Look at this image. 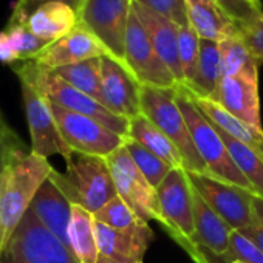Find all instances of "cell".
Returning <instances> with one entry per match:
<instances>
[{
  "mask_svg": "<svg viewBox=\"0 0 263 263\" xmlns=\"http://www.w3.org/2000/svg\"><path fill=\"white\" fill-rule=\"evenodd\" d=\"M22 151H27L24 141L17 137L0 110V178L10 161Z\"/></svg>",
  "mask_w": 263,
  "mask_h": 263,
  "instance_id": "e575fe53",
  "label": "cell"
},
{
  "mask_svg": "<svg viewBox=\"0 0 263 263\" xmlns=\"http://www.w3.org/2000/svg\"><path fill=\"white\" fill-rule=\"evenodd\" d=\"M53 169L48 158L31 151L19 152L5 167L0 178V255Z\"/></svg>",
  "mask_w": 263,
  "mask_h": 263,
  "instance_id": "6da1fadb",
  "label": "cell"
},
{
  "mask_svg": "<svg viewBox=\"0 0 263 263\" xmlns=\"http://www.w3.org/2000/svg\"><path fill=\"white\" fill-rule=\"evenodd\" d=\"M48 45L31 33L27 14L13 11L7 28L0 31V61L5 64L33 61Z\"/></svg>",
  "mask_w": 263,
  "mask_h": 263,
  "instance_id": "7402d4cb",
  "label": "cell"
},
{
  "mask_svg": "<svg viewBox=\"0 0 263 263\" xmlns=\"http://www.w3.org/2000/svg\"><path fill=\"white\" fill-rule=\"evenodd\" d=\"M240 232L243 235H246L249 240H252L261 251H263V223L261 221H255L254 224H249L243 229H240Z\"/></svg>",
  "mask_w": 263,
  "mask_h": 263,
  "instance_id": "ab89813d",
  "label": "cell"
},
{
  "mask_svg": "<svg viewBox=\"0 0 263 263\" xmlns=\"http://www.w3.org/2000/svg\"><path fill=\"white\" fill-rule=\"evenodd\" d=\"M214 127L223 138L234 163L237 164L240 172L246 177V180L251 183L255 195L263 197V158L258 157L252 149H249L248 146H245L243 143H240L238 140L226 134L224 130H221L215 124Z\"/></svg>",
  "mask_w": 263,
  "mask_h": 263,
  "instance_id": "f1b7e54d",
  "label": "cell"
},
{
  "mask_svg": "<svg viewBox=\"0 0 263 263\" xmlns=\"http://www.w3.org/2000/svg\"><path fill=\"white\" fill-rule=\"evenodd\" d=\"M50 178L71 204H79L91 214L118 195L107 160L102 157L74 154L65 174L53 169Z\"/></svg>",
  "mask_w": 263,
  "mask_h": 263,
  "instance_id": "5b68a950",
  "label": "cell"
},
{
  "mask_svg": "<svg viewBox=\"0 0 263 263\" xmlns=\"http://www.w3.org/2000/svg\"><path fill=\"white\" fill-rule=\"evenodd\" d=\"M221 73L224 76H240L258 82V62L254 59L243 42L237 27L224 39L218 42Z\"/></svg>",
  "mask_w": 263,
  "mask_h": 263,
  "instance_id": "83f0119b",
  "label": "cell"
},
{
  "mask_svg": "<svg viewBox=\"0 0 263 263\" xmlns=\"http://www.w3.org/2000/svg\"><path fill=\"white\" fill-rule=\"evenodd\" d=\"M177 102L186 119L194 144L203 163L208 167L209 175L254 192L251 183L246 180V177L240 172V169L234 163L217 128L197 107L189 90L184 85H177Z\"/></svg>",
  "mask_w": 263,
  "mask_h": 263,
  "instance_id": "3957f363",
  "label": "cell"
},
{
  "mask_svg": "<svg viewBox=\"0 0 263 263\" xmlns=\"http://www.w3.org/2000/svg\"><path fill=\"white\" fill-rule=\"evenodd\" d=\"M96 221H101L116 231L124 232H151V226L146 220L138 217L134 209L127 206L118 195L108 201L102 209L93 214Z\"/></svg>",
  "mask_w": 263,
  "mask_h": 263,
  "instance_id": "4dcf8cb0",
  "label": "cell"
},
{
  "mask_svg": "<svg viewBox=\"0 0 263 263\" xmlns=\"http://www.w3.org/2000/svg\"><path fill=\"white\" fill-rule=\"evenodd\" d=\"M221 79H223V73H221V59H220L218 42L201 39L195 76L184 87L192 95H195L198 98H206V99L215 101Z\"/></svg>",
  "mask_w": 263,
  "mask_h": 263,
  "instance_id": "d4e9b609",
  "label": "cell"
},
{
  "mask_svg": "<svg viewBox=\"0 0 263 263\" xmlns=\"http://www.w3.org/2000/svg\"><path fill=\"white\" fill-rule=\"evenodd\" d=\"M0 263H79L68 246L50 232L31 209L13 232Z\"/></svg>",
  "mask_w": 263,
  "mask_h": 263,
  "instance_id": "52a82bcc",
  "label": "cell"
},
{
  "mask_svg": "<svg viewBox=\"0 0 263 263\" xmlns=\"http://www.w3.org/2000/svg\"><path fill=\"white\" fill-rule=\"evenodd\" d=\"M14 73L19 76V81L31 82L50 101L56 102L58 105L98 121L99 124L110 128L122 138L128 135L130 119L111 113L99 101L71 87L54 71L47 70L33 61H27V62H21V65H16Z\"/></svg>",
  "mask_w": 263,
  "mask_h": 263,
  "instance_id": "7a4b0ae2",
  "label": "cell"
},
{
  "mask_svg": "<svg viewBox=\"0 0 263 263\" xmlns=\"http://www.w3.org/2000/svg\"><path fill=\"white\" fill-rule=\"evenodd\" d=\"M58 128L73 154L95 155L107 158L124 146V138L98 121L81 113L67 110L50 101Z\"/></svg>",
  "mask_w": 263,
  "mask_h": 263,
  "instance_id": "ba28073f",
  "label": "cell"
},
{
  "mask_svg": "<svg viewBox=\"0 0 263 263\" xmlns=\"http://www.w3.org/2000/svg\"><path fill=\"white\" fill-rule=\"evenodd\" d=\"M30 209L50 232L70 248L68 226L71 218V203L51 178L41 186Z\"/></svg>",
  "mask_w": 263,
  "mask_h": 263,
  "instance_id": "ffe728a7",
  "label": "cell"
},
{
  "mask_svg": "<svg viewBox=\"0 0 263 263\" xmlns=\"http://www.w3.org/2000/svg\"><path fill=\"white\" fill-rule=\"evenodd\" d=\"M70 249L79 263H98V243L95 235V217L79 204H71L68 226Z\"/></svg>",
  "mask_w": 263,
  "mask_h": 263,
  "instance_id": "4316f807",
  "label": "cell"
},
{
  "mask_svg": "<svg viewBox=\"0 0 263 263\" xmlns=\"http://www.w3.org/2000/svg\"><path fill=\"white\" fill-rule=\"evenodd\" d=\"M28 2V0H17V4L14 5V7H22V5H25Z\"/></svg>",
  "mask_w": 263,
  "mask_h": 263,
  "instance_id": "ee69618b",
  "label": "cell"
},
{
  "mask_svg": "<svg viewBox=\"0 0 263 263\" xmlns=\"http://www.w3.org/2000/svg\"><path fill=\"white\" fill-rule=\"evenodd\" d=\"M237 30L243 42L246 44L248 50L254 56V59L258 62V65H261L263 64V13L254 16L252 19L237 24Z\"/></svg>",
  "mask_w": 263,
  "mask_h": 263,
  "instance_id": "d590c367",
  "label": "cell"
},
{
  "mask_svg": "<svg viewBox=\"0 0 263 263\" xmlns=\"http://www.w3.org/2000/svg\"><path fill=\"white\" fill-rule=\"evenodd\" d=\"M107 164L116 187L118 197L134 209V212L146 220H155L163 224L157 189L141 174L134 160L130 158L127 149L122 146L107 158Z\"/></svg>",
  "mask_w": 263,
  "mask_h": 263,
  "instance_id": "9c48e42d",
  "label": "cell"
},
{
  "mask_svg": "<svg viewBox=\"0 0 263 263\" xmlns=\"http://www.w3.org/2000/svg\"><path fill=\"white\" fill-rule=\"evenodd\" d=\"M44 2H50V0H28V2L25 4V5H22V7H14V13H22V14H30L37 5H41V4H44ZM59 2H64V4H67V5H70L71 8H74L76 11H78V14H79V10H81V7H82V4H84V0H59Z\"/></svg>",
  "mask_w": 263,
  "mask_h": 263,
  "instance_id": "f35d334b",
  "label": "cell"
},
{
  "mask_svg": "<svg viewBox=\"0 0 263 263\" xmlns=\"http://www.w3.org/2000/svg\"><path fill=\"white\" fill-rule=\"evenodd\" d=\"M160 211L164 231L181 246L195 263H208L204 254L195 245V215H194V187L187 171L175 167L157 187Z\"/></svg>",
  "mask_w": 263,
  "mask_h": 263,
  "instance_id": "277c9868",
  "label": "cell"
},
{
  "mask_svg": "<svg viewBox=\"0 0 263 263\" xmlns=\"http://www.w3.org/2000/svg\"><path fill=\"white\" fill-rule=\"evenodd\" d=\"M254 212H255L257 220L263 223V197H258V195L254 197Z\"/></svg>",
  "mask_w": 263,
  "mask_h": 263,
  "instance_id": "60d3db41",
  "label": "cell"
},
{
  "mask_svg": "<svg viewBox=\"0 0 263 263\" xmlns=\"http://www.w3.org/2000/svg\"><path fill=\"white\" fill-rule=\"evenodd\" d=\"M192 187L234 229L240 231L257 221L254 212L255 194L212 175L187 172Z\"/></svg>",
  "mask_w": 263,
  "mask_h": 263,
  "instance_id": "30bf717a",
  "label": "cell"
},
{
  "mask_svg": "<svg viewBox=\"0 0 263 263\" xmlns=\"http://www.w3.org/2000/svg\"><path fill=\"white\" fill-rule=\"evenodd\" d=\"M132 2H134V0H132Z\"/></svg>",
  "mask_w": 263,
  "mask_h": 263,
  "instance_id": "bcb514c9",
  "label": "cell"
},
{
  "mask_svg": "<svg viewBox=\"0 0 263 263\" xmlns=\"http://www.w3.org/2000/svg\"><path fill=\"white\" fill-rule=\"evenodd\" d=\"M124 147L127 149L130 158L134 160V163L141 171V174L149 180V183L155 189L171 174V171L175 169V167H172L171 164H167L166 161H163L161 158H158L157 155H154L152 152H149L141 144H138L137 141L130 140V138H124Z\"/></svg>",
  "mask_w": 263,
  "mask_h": 263,
  "instance_id": "1f68e13d",
  "label": "cell"
},
{
  "mask_svg": "<svg viewBox=\"0 0 263 263\" xmlns=\"http://www.w3.org/2000/svg\"><path fill=\"white\" fill-rule=\"evenodd\" d=\"M238 121L261 128L258 82L240 76H224L220 82L215 101Z\"/></svg>",
  "mask_w": 263,
  "mask_h": 263,
  "instance_id": "ac0fdd59",
  "label": "cell"
},
{
  "mask_svg": "<svg viewBox=\"0 0 263 263\" xmlns=\"http://www.w3.org/2000/svg\"><path fill=\"white\" fill-rule=\"evenodd\" d=\"M124 65L135 76L141 85L149 87H175L178 85L169 68L157 54L152 41L143 24L132 11L125 41H124Z\"/></svg>",
  "mask_w": 263,
  "mask_h": 263,
  "instance_id": "4fadbf2b",
  "label": "cell"
},
{
  "mask_svg": "<svg viewBox=\"0 0 263 263\" xmlns=\"http://www.w3.org/2000/svg\"><path fill=\"white\" fill-rule=\"evenodd\" d=\"M132 14V0H84L79 24L90 30L108 54L124 64V41Z\"/></svg>",
  "mask_w": 263,
  "mask_h": 263,
  "instance_id": "7c38bea8",
  "label": "cell"
},
{
  "mask_svg": "<svg viewBox=\"0 0 263 263\" xmlns=\"http://www.w3.org/2000/svg\"><path fill=\"white\" fill-rule=\"evenodd\" d=\"M134 2L169 19L177 27H183L189 24L186 0H134Z\"/></svg>",
  "mask_w": 263,
  "mask_h": 263,
  "instance_id": "8d00e7d4",
  "label": "cell"
},
{
  "mask_svg": "<svg viewBox=\"0 0 263 263\" xmlns=\"http://www.w3.org/2000/svg\"><path fill=\"white\" fill-rule=\"evenodd\" d=\"M21 90L31 137V152L44 158L59 155L68 163L74 154L65 144L58 128L50 99L28 81H21Z\"/></svg>",
  "mask_w": 263,
  "mask_h": 263,
  "instance_id": "8fae6325",
  "label": "cell"
},
{
  "mask_svg": "<svg viewBox=\"0 0 263 263\" xmlns=\"http://www.w3.org/2000/svg\"><path fill=\"white\" fill-rule=\"evenodd\" d=\"M141 113L149 118L163 134L177 146L180 151L184 169L192 174L209 175L206 164L203 163L186 119L177 102V85L175 87H149L141 85Z\"/></svg>",
  "mask_w": 263,
  "mask_h": 263,
  "instance_id": "8992f818",
  "label": "cell"
},
{
  "mask_svg": "<svg viewBox=\"0 0 263 263\" xmlns=\"http://www.w3.org/2000/svg\"><path fill=\"white\" fill-rule=\"evenodd\" d=\"M110 56L102 42L82 24L64 37L45 47L34 59L37 65L47 70H58L67 65L79 64L95 58Z\"/></svg>",
  "mask_w": 263,
  "mask_h": 263,
  "instance_id": "9a60e30c",
  "label": "cell"
},
{
  "mask_svg": "<svg viewBox=\"0 0 263 263\" xmlns=\"http://www.w3.org/2000/svg\"><path fill=\"white\" fill-rule=\"evenodd\" d=\"M186 2L187 4H192V2H201V0H186ZM214 2H215V0H214Z\"/></svg>",
  "mask_w": 263,
  "mask_h": 263,
  "instance_id": "f6af8a7d",
  "label": "cell"
},
{
  "mask_svg": "<svg viewBox=\"0 0 263 263\" xmlns=\"http://www.w3.org/2000/svg\"><path fill=\"white\" fill-rule=\"evenodd\" d=\"M187 19L200 39L212 42H220L237 27L214 0L187 4Z\"/></svg>",
  "mask_w": 263,
  "mask_h": 263,
  "instance_id": "484cf974",
  "label": "cell"
},
{
  "mask_svg": "<svg viewBox=\"0 0 263 263\" xmlns=\"http://www.w3.org/2000/svg\"><path fill=\"white\" fill-rule=\"evenodd\" d=\"M200 41L201 39L189 24L178 27V50H180V62H181L184 85H187L195 76L198 54H200Z\"/></svg>",
  "mask_w": 263,
  "mask_h": 263,
  "instance_id": "d6a6232c",
  "label": "cell"
},
{
  "mask_svg": "<svg viewBox=\"0 0 263 263\" xmlns=\"http://www.w3.org/2000/svg\"><path fill=\"white\" fill-rule=\"evenodd\" d=\"M215 4L221 8V11L235 24L252 19L254 16L263 13L261 8L251 4L249 0H215Z\"/></svg>",
  "mask_w": 263,
  "mask_h": 263,
  "instance_id": "74e56055",
  "label": "cell"
},
{
  "mask_svg": "<svg viewBox=\"0 0 263 263\" xmlns=\"http://www.w3.org/2000/svg\"><path fill=\"white\" fill-rule=\"evenodd\" d=\"M101 104L127 119L141 115V84L122 62L111 56L102 58Z\"/></svg>",
  "mask_w": 263,
  "mask_h": 263,
  "instance_id": "5bb4252c",
  "label": "cell"
},
{
  "mask_svg": "<svg viewBox=\"0 0 263 263\" xmlns=\"http://www.w3.org/2000/svg\"><path fill=\"white\" fill-rule=\"evenodd\" d=\"M95 235L99 257L119 263H143L146 251L154 240L151 232H124L116 231L95 220Z\"/></svg>",
  "mask_w": 263,
  "mask_h": 263,
  "instance_id": "d6986e66",
  "label": "cell"
},
{
  "mask_svg": "<svg viewBox=\"0 0 263 263\" xmlns=\"http://www.w3.org/2000/svg\"><path fill=\"white\" fill-rule=\"evenodd\" d=\"M132 11L137 14V17L143 24L157 54L169 68L177 84L184 85V78L180 62V50H178V27L169 19L154 13L152 10L137 2H132Z\"/></svg>",
  "mask_w": 263,
  "mask_h": 263,
  "instance_id": "2e32d148",
  "label": "cell"
},
{
  "mask_svg": "<svg viewBox=\"0 0 263 263\" xmlns=\"http://www.w3.org/2000/svg\"><path fill=\"white\" fill-rule=\"evenodd\" d=\"M98 263H119V261H113V260H108L104 257H98Z\"/></svg>",
  "mask_w": 263,
  "mask_h": 263,
  "instance_id": "b9f144b4",
  "label": "cell"
},
{
  "mask_svg": "<svg viewBox=\"0 0 263 263\" xmlns=\"http://www.w3.org/2000/svg\"><path fill=\"white\" fill-rule=\"evenodd\" d=\"M218 263H263V251L240 231H232L229 249Z\"/></svg>",
  "mask_w": 263,
  "mask_h": 263,
  "instance_id": "836d02e7",
  "label": "cell"
},
{
  "mask_svg": "<svg viewBox=\"0 0 263 263\" xmlns=\"http://www.w3.org/2000/svg\"><path fill=\"white\" fill-rule=\"evenodd\" d=\"M54 71L59 78L68 82L71 87L79 91L91 96L101 102V71H102V58L88 59L79 64L67 65Z\"/></svg>",
  "mask_w": 263,
  "mask_h": 263,
  "instance_id": "f546056e",
  "label": "cell"
},
{
  "mask_svg": "<svg viewBox=\"0 0 263 263\" xmlns=\"http://www.w3.org/2000/svg\"><path fill=\"white\" fill-rule=\"evenodd\" d=\"M191 96H192L194 102L197 104V107L203 111V115L212 124H215L217 127L224 130L226 134H229L231 137H234L235 140H238L240 143H243L245 146L252 149L258 157L263 158V130H257V128L238 121L229 111H226L220 104H217L211 99L198 98L192 93H191Z\"/></svg>",
  "mask_w": 263,
  "mask_h": 263,
  "instance_id": "603a6c76",
  "label": "cell"
},
{
  "mask_svg": "<svg viewBox=\"0 0 263 263\" xmlns=\"http://www.w3.org/2000/svg\"><path fill=\"white\" fill-rule=\"evenodd\" d=\"M27 25L34 36L53 44L79 25V14L64 2L50 0L37 5L27 16Z\"/></svg>",
  "mask_w": 263,
  "mask_h": 263,
  "instance_id": "44dd1931",
  "label": "cell"
},
{
  "mask_svg": "<svg viewBox=\"0 0 263 263\" xmlns=\"http://www.w3.org/2000/svg\"><path fill=\"white\" fill-rule=\"evenodd\" d=\"M125 138L137 141L144 149H147L172 167L184 169V161L177 146L143 113L130 119L128 135Z\"/></svg>",
  "mask_w": 263,
  "mask_h": 263,
  "instance_id": "cb8c5ba5",
  "label": "cell"
},
{
  "mask_svg": "<svg viewBox=\"0 0 263 263\" xmlns=\"http://www.w3.org/2000/svg\"><path fill=\"white\" fill-rule=\"evenodd\" d=\"M249 2H251V4H254L255 7L261 8V2H260V0H249Z\"/></svg>",
  "mask_w": 263,
  "mask_h": 263,
  "instance_id": "7bdbcfd3",
  "label": "cell"
},
{
  "mask_svg": "<svg viewBox=\"0 0 263 263\" xmlns=\"http://www.w3.org/2000/svg\"><path fill=\"white\" fill-rule=\"evenodd\" d=\"M194 215H195V245L204 254L208 263H218L228 252L232 228L203 200L194 189Z\"/></svg>",
  "mask_w": 263,
  "mask_h": 263,
  "instance_id": "e0dca14e",
  "label": "cell"
}]
</instances>
